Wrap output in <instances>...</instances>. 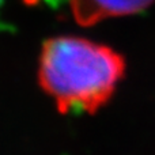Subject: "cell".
Returning a JSON list of instances; mask_svg holds the SVG:
<instances>
[{
	"instance_id": "cell-1",
	"label": "cell",
	"mask_w": 155,
	"mask_h": 155,
	"mask_svg": "<svg viewBox=\"0 0 155 155\" xmlns=\"http://www.w3.org/2000/svg\"><path fill=\"white\" fill-rule=\"evenodd\" d=\"M124 75L125 59L118 52L82 37L49 38L40 54V84L61 113H95L110 101Z\"/></svg>"
},
{
	"instance_id": "cell-2",
	"label": "cell",
	"mask_w": 155,
	"mask_h": 155,
	"mask_svg": "<svg viewBox=\"0 0 155 155\" xmlns=\"http://www.w3.org/2000/svg\"><path fill=\"white\" fill-rule=\"evenodd\" d=\"M155 0H70L74 19L82 26H93L116 16L137 14Z\"/></svg>"
}]
</instances>
